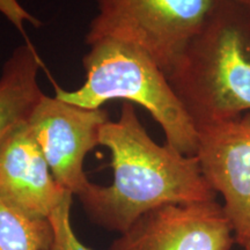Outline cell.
Masks as SVG:
<instances>
[{
  "label": "cell",
  "instance_id": "obj_7",
  "mask_svg": "<svg viewBox=\"0 0 250 250\" xmlns=\"http://www.w3.org/2000/svg\"><path fill=\"white\" fill-rule=\"evenodd\" d=\"M195 155L243 247L250 241V111L198 129Z\"/></svg>",
  "mask_w": 250,
  "mask_h": 250
},
{
  "label": "cell",
  "instance_id": "obj_11",
  "mask_svg": "<svg viewBox=\"0 0 250 250\" xmlns=\"http://www.w3.org/2000/svg\"><path fill=\"white\" fill-rule=\"evenodd\" d=\"M72 197L68 192L49 217L54 233L49 250H94L80 241L72 227Z\"/></svg>",
  "mask_w": 250,
  "mask_h": 250
},
{
  "label": "cell",
  "instance_id": "obj_6",
  "mask_svg": "<svg viewBox=\"0 0 250 250\" xmlns=\"http://www.w3.org/2000/svg\"><path fill=\"white\" fill-rule=\"evenodd\" d=\"M235 234L215 201L169 204L137 219L109 250H232Z\"/></svg>",
  "mask_w": 250,
  "mask_h": 250
},
{
  "label": "cell",
  "instance_id": "obj_10",
  "mask_svg": "<svg viewBox=\"0 0 250 250\" xmlns=\"http://www.w3.org/2000/svg\"><path fill=\"white\" fill-rule=\"evenodd\" d=\"M52 235L49 219L29 217L0 198V250H49Z\"/></svg>",
  "mask_w": 250,
  "mask_h": 250
},
{
  "label": "cell",
  "instance_id": "obj_3",
  "mask_svg": "<svg viewBox=\"0 0 250 250\" xmlns=\"http://www.w3.org/2000/svg\"><path fill=\"white\" fill-rule=\"evenodd\" d=\"M85 83L74 90L56 88L62 101L86 109H100L111 100H125L146 109L160 125L169 144L195 155L198 131L170 86L167 74L136 48L114 40L89 45L83 58Z\"/></svg>",
  "mask_w": 250,
  "mask_h": 250
},
{
  "label": "cell",
  "instance_id": "obj_12",
  "mask_svg": "<svg viewBox=\"0 0 250 250\" xmlns=\"http://www.w3.org/2000/svg\"><path fill=\"white\" fill-rule=\"evenodd\" d=\"M229 1H232L234 4L241 6V7L250 11V0H229Z\"/></svg>",
  "mask_w": 250,
  "mask_h": 250
},
{
  "label": "cell",
  "instance_id": "obj_2",
  "mask_svg": "<svg viewBox=\"0 0 250 250\" xmlns=\"http://www.w3.org/2000/svg\"><path fill=\"white\" fill-rule=\"evenodd\" d=\"M167 78L197 131L250 111V11L218 0Z\"/></svg>",
  "mask_w": 250,
  "mask_h": 250
},
{
  "label": "cell",
  "instance_id": "obj_8",
  "mask_svg": "<svg viewBox=\"0 0 250 250\" xmlns=\"http://www.w3.org/2000/svg\"><path fill=\"white\" fill-rule=\"evenodd\" d=\"M70 191L59 186L27 122L0 144V198L34 218L49 219Z\"/></svg>",
  "mask_w": 250,
  "mask_h": 250
},
{
  "label": "cell",
  "instance_id": "obj_4",
  "mask_svg": "<svg viewBox=\"0 0 250 250\" xmlns=\"http://www.w3.org/2000/svg\"><path fill=\"white\" fill-rule=\"evenodd\" d=\"M218 0H96L86 44L114 40L136 46L167 74Z\"/></svg>",
  "mask_w": 250,
  "mask_h": 250
},
{
  "label": "cell",
  "instance_id": "obj_9",
  "mask_svg": "<svg viewBox=\"0 0 250 250\" xmlns=\"http://www.w3.org/2000/svg\"><path fill=\"white\" fill-rule=\"evenodd\" d=\"M41 61L29 43L13 51L0 77V144L5 137L27 122L43 96L37 76Z\"/></svg>",
  "mask_w": 250,
  "mask_h": 250
},
{
  "label": "cell",
  "instance_id": "obj_1",
  "mask_svg": "<svg viewBox=\"0 0 250 250\" xmlns=\"http://www.w3.org/2000/svg\"><path fill=\"white\" fill-rule=\"evenodd\" d=\"M100 145L110 152L112 182H90L77 197L90 220L105 229L121 234L154 208L215 199L196 155L155 143L132 103L124 102L120 118L103 125Z\"/></svg>",
  "mask_w": 250,
  "mask_h": 250
},
{
  "label": "cell",
  "instance_id": "obj_13",
  "mask_svg": "<svg viewBox=\"0 0 250 250\" xmlns=\"http://www.w3.org/2000/svg\"><path fill=\"white\" fill-rule=\"evenodd\" d=\"M243 249H245V250H250V241L247 242L246 245L243 246Z\"/></svg>",
  "mask_w": 250,
  "mask_h": 250
},
{
  "label": "cell",
  "instance_id": "obj_5",
  "mask_svg": "<svg viewBox=\"0 0 250 250\" xmlns=\"http://www.w3.org/2000/svg\"><path fill=\"white\" fill-rule=\"evenodd\" d=\"M108 121L104 109L78 107L46 94L28 118V126L55 180L73 196H79L90 183L83 161L100 145L101 129Z\"/></svg>",
  "mask_w": 250,
  "mask_h": 250
}]
</instances>
